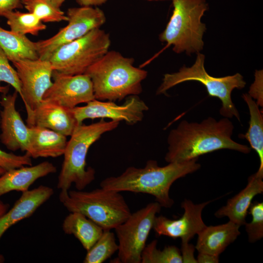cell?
Here are the masks:
<instances>
[{
	"label": "cell",
	"mask_w": 263,
	"mask_h": 263,
	"mask_svg": "<svg viewBox=\"0 0 263 263\" xmlns=\"http://www.w3.org/2000/svg\"><path fill=\"white\" fill-rule=\"evenodd\" d=\"M233 130L232 123L227 117L217 121L208 117L200 123L183 120L169 134L165 160L183 162L222 149L249 153L250 147L232 140Z\"/></svg>",
	"instance_id": "cell-1"
},
{
	"label": "cell",
	"mask_w": 263,
	"mask_h": 263,
	"mask_svg": "<svg viewBox=\"0 0 263 263\" xmlns=\"http://www.w3.org/2000/svg\"><path fill=\"white\" fill-rule=\"evenodd\" d=\"M198 158L172 162L163 167L156 161L148 160L143 168L130 167L120 175L103 179L100 187L118 192L143 193L154 197L161 207L169 208L174 201L169 196V189L177 179L198 170Z\"/></svg>",
	"instance_id": "cell-2"
},
{
	"label": "cell",
	"mask_w": 263,
	"mask_h": 263,
	"mask_svg": "<svg viewBox=\"0 0 263 263\" xmlns=\"http://www.w3.org/2000/svg\"><path fill=\"white\" fill-rule=\"evenodd\" d=\"M132 57L115 51H108L85 73L92 81L95 99L121 101L142 92L141 83L147 71L133 66Z\"/></svg>",
	"instance_id": "cell-3"
},
{
	"label": "cell",
	"mask_w": 263,
	"mask_h": 263,
	"mask_svg": "<svg viewBox=\"0 0 263 263\" xmlns=\"http://www.w3.org/2000/svg\"><path fill=\"white\" fill-rule=\"evenodd\" d=\"M119 122L104 119L89 125H78L71 134L63 154L64 159L58 177L57 188L69 190L74 184L76 190H82L95 179V171L86 167V157L90 147L103 134L113 131Z\"/></svg>",
	"instance_id": "cell-4"
},
{
	"label": "cell",
	"mask_w": 263,
	"mask_h": 263,
	"mask_svg": "<svg viewBox=\"0 0 263 263\" xmlns=\"http://www.w3.org/2000/svg\"><path fill=\"white\" fill-rule=\"evenodd\" d=\"M59 199L70 212L82 214L103 230L114 229L132 213L120 192L101 187L89 191L61 190Z\"/></svg>",
	"instance_id": "cell-5"
},
{
	"label": "cell",
	"mask_w": 263,
	"mask_h": 263,
	"mask_svg": "<svg viewBox=\"0 0 263 263\" xmlns=\"http://www.w3.org/2000/svg\"><path fill=\"white\" fill-rule=\"evenodd\" d=\"M173 10L164 31L159 35L167 46H173L176 53L188 55L203 49V36L206 30L201 18L208 9L206 0H172Z\"/></svg>",
	"instance_id": "cell-6"
},
{
	"label": "cell",
	"mask_w": 263,
	"mask_h": 263,
	"mask_svg": "<svg viewBox=\"0 0 263 263\" xmlns=\"http://www.w3.org/2000/svg\"><path fill=\"white\" fill-rule=\"evenodd\" d=\"M204 61V55L198 53L196 61L191 67L184 66L178 72L165 74L156 94H165L170 88L185 81H197L206 87L210 96L221 100L220 113L222 116L228 118L235 116L240 121L239 112L231 99V93L235 89L244 87L246 83L243 76L239 73L221 77L211 76L205 69Z\"/></svg>",
	"instance_id": "cell-7"
},
{
	"label": "cell",
	"mask_w": 263,
	"mask_h": 263,
	"mask_svg": "<svg viewBox=\"0 0 263 263\" xmlns=\"http://www.w3.org/2000/svg\"><path fill=\"white\" fill-rule=\"evenodd\" d=\"M110 35L100 28L57 49L49 60L53 72L65 75L85 74L88 68L108 51Z\"/></svg>",
	"instance_id": "cell-8"
},
{
	"label": "cell",
	"mask_w": 263,
	"mask_h": 263,
	"mask_svg": "<svg viewBox=\"0 0 263 263\" xmlns=\"http://www.w3.org/2000/svg\"><path fill=\"white\" fill-rule=\"evenodd\" d=\"M157 202L131 213L115 230L118 239V261L122 263H141L142 252L152 228L156 214L161 208Z\"/></svg>",
	"instance_id": "cell-9"
},
{
	"label": "cell",
	"mask_w": 263,
	"mask_h": 263,
	"mask_svg": "<svg viewBox=\"0 0 263 263\" xmlns=\"http://www.w3.org/2000/svg\"><path fill=\"white\" fill-rule=\"evenodd\" d=\"M68 24L52 37L35 42L38 58L48 60L59 47L100 28L106 21L105 14L98 7L80 6L67 10Z\"/></svg>",
	"instance_id": "cell-10"
},
{
	"label": "cell",
	"mask_w": 263,
	"mask_h": 263,
	"mask_svg": "<svg viewBox=\"0 0 263 263\" xmlns=\"http://www.w3.org/2000/svg\"><path fill=\"white\" fill-rule=\"evenodd\" d=\"M148 110V106L137 95L127 96L122 105L94 99L84 106L71 109L78 125L87 119L107 118L133 125L143 120L144 112Z\"/></svg>",
	"instance_id": "cell-11"
},
{
	"label": "cell",
	"mask_w": 263,
	"mask_h": 263,
	"mask_svg": "<svg viewBox=\"0 0 263 263\" xmlns=\"http://www.w3.org/2000/svg\"><path fill=\"white\" fill-rule=\"evenodd\" d=\"M20 81L21 96L26 112L34 110L42 102L51 87L53 70L48 60L21 59L12 62Z\"/></svg>",
	"instance_id": "cell-12"
},
{
	"label": "cell",
	"mask_w": 263,
	"mask_h": 263,
	"mask_svg": "<svg viewBox=\"0 0 263 263\" xmlns=\"http://www.w3.org/2000/svg\"><path fill=\"white\" fill-rule=\"evenodd\" d=\"M52 76L54 81L42 100L73 109L95 99L92 81L86 74L65 75L53 72Z\"/></svg>",
	"instance_id": "cell-13"
},
{
	"label": "cell",
	"mask_w": 263,
	"mask_h": 263,
	"mask_svg": "<svg viewBox=\"0 0 263 263\" xmlns=\"http://www.w3.org/2000/svg\"><path fill=\"white\" fill-rule=\"evenodd\" d=\"M212 201L195 204L191 201L185 199L181 204L184 210L181 217L172 220L162 215L156 216L152 228L159 236L173 239L180 238L182 245L188 244L195 235L207 226L203 221L202 213L205 207Z\"/></svg>",
	"instance_id": "cell-14"
},
{
	"label": "cell",
	"mask_w": 263,
	"mask_h": 263,
	"mask_svg": "<svg viewBox=\"0 0 263 263\" xmlns=\"http://www.w3.org/2000/svg\"><path fill=\"white\" fill-rule=\"evenodd\" d=\"M18 93L2 94L0 97V141L9 150H20L28 152L29 148L30 129L23 122L16 108Z\"/></svg>",
	"instance_id": "cell-15"
},
{
	"label": "cell",
	"mask_w": 263,
	"mask_h": 263,
	"mask_svg": "<svg viewBox=\"0 0 263 263\" xmlns=\"http://www.w3.org/2000/svg\"><path fill=\"white\" fill-rule=\"evenodd\" d=\"M27 113L28 127L36 126L71 136L78 125L71 109L57 103L42 100L34 110Z\"/></svg>",
	"instance_id": "cell-16"
},
{
	"label": "cell",
	"mask_w": 263,
	"mask_h": 263,
	"mask_svg": "<svg viewBox=\"0 0 263 263\" xmlns=\"http://www.w3.org/2000/svg\"><path fill=\"white\" fill-rule=\"evenodd\" d=\"M53 194L52 188L43 185L22 192L13 207L0 217V239L8 228L33 215Z\"/></svg>",
	"instance_id": "cell-17"
},
{
	"label": "cell",
	"mask_w": 263,
	"mask_h": 263,
	"mask_svg": "<svg viewBox=\"0 0 263 263\" xmlns=\"http://www.w3.org/2000/svg\"><path fill=\"white\" fill-rule=\"evenodd\" d=\"M56 171V166L48 161L5 171L0 176V197L12 191H27L37 180Z\"/></svg>",
	"instance_id": "cell-18"
},
{
	"label": "cell",
	"mask_w": 263,
	"mask_h": 263,
	"mask_svg": "<svg viewBox=\"0 0 263 263\" xmlns=\"http://www.w3.org/2000/svg\"><path fill=\"white\" fill-rule=\"evenodd\" d=\"M263 178L256 173L250 175L246 186L237 194L229 199L226 205L215 213L217 218L227 217L230 221L240 225L246 223V217L254 197L263 192Z\"/></svg>",
	"instance_id": "cell-19"
},
{
	"label": "cell",
	"mask_w": 263,
	"mask_h": 263,
	"mask_svg": "<svg viewBox=\"0 0 263 263\" xmlns=\"http://www.w3.org/2000/svg\"><path fill=\"white\" fill-rule=\"evenodd\" d=\"M240 227L230 221L220 225L206 226L197 234L195 248L198 253L219 257L240 234Z\"/></svg>",
	"instance_id": "cell-20"
},
{
	"label": "cell",
	"mask_w": 263,
	"mask_h": 263,
	"mask_svg": "<svg viewBox=\"0 0 263 263\" xmlns=\"http://www.w3.org/2000/svg\"><path fill=\"white\" fill-rule=\"evenodd\" d=\"M29 127V148L26 153L31 158L57 157L63 155L68 142L67 136L41 127Z\"/></svg>",
	"instance_id": "cell-21"
},
{
	"label": "cell",
	"mask_w": 263,
	"mask_h": 263,
	"mask_svg": "<svg viewBox=\"0 0 263 263\" xmlns=\"http://www.w3.org/2000/svg\"><path fill=\"white\" fill-rule=\"evenodd\" d=\"M62 229L65 234L73 235L87 251L95 243L104 230L94 222L76 212H70L65 218Z\"/></svg>",
	"instance_id": "cell-22"
},
{
	"label": "cell",
	"mask_w": 263,
	"mask_h": 263,
	"mask_svg": "<svg viewBox=\"0 0 263 263\" xmlns=\"http://www.w3.org/2000/svg\"><path fill=\"white\" fill-rule=\"evenodd\" d=\"M0 48L11 62L38 58L35 42L31 41L26 35L5 30L0 26Z\"/></svg>",
	"instance_id": "cell-23"
},
{
	"label": "cell",
	"mask_w": 263,
	"mask_h": 263,
	"mask_svg": "<svg viewBox=\"0 0 263 263\" xmlns=\"http://www.w3.org/2000/svg\"><path fill=\"white\" fill-rule=\"evenodd\" d=\"M243 98L247 104L249 111V127L246 133L239 135L246 139L249 143L251 148L254 150L260 159V166L256 174L263 178V116L259 105L247 94H243Z\"/></svg>",
	"instance_id": "cell-24"
},
{
	"label": "cell",
	"mask_w": 263,
	"mask_h": 263,
	"mask_svg": "<svg viewBox=\"0 0 263 263\" xmlns=\"http://www.w3.org/2000/svg\"><path fill=\"white\" fill-rule=\"evenodd\" d=\"M10 30L23 35L31 34L37 36L44 30L46 26L34 14L12 11L3 16Z\"/></svg>",
	"instance_id": "cell-25"
},
{
	"label": "cell",
	"mask_w": 263,
	"mask_h": 263,
	"mask_svg": "<svg viewBox=\"0 0 263 263\" xmlns=\"http://www.w3.org/2000/svg\"><path fill=\"white\" fill-rule=\"evenodd\" d=\"M118 249L114 234L111 230H104L98 240L87 251L83 263H102L111 257Z\"/></svg>",
	"instance_id": "cell-26"
},
{
	"label": "cell",
	"mask_w": 263,
	"mask_h": 263,
	"mask_svg": "<svg viewBox=\"0 0 263 263\" xmlns=\"http://www.w3.org/2000/svg\"><path fill=\"white\" fill-rule=\"evenodd\" d=\"M157 240L146 245L141 254L142 263H181L183 259L179 249L168 245L161 250L157 248Z\"/></svg>",
	"instance_id": "cell-27"
},
{
	"label": "cell",
	"mask_w": 263,
	"mask_h": 263,
	"mask_svg": "<svg viewBox=\"0 0 263 263\" xmlns=\"http://www.w3.org/2000/svg\"><path fill=\"white\" fill-rule=\"evenodd\" d=\"M29 12L34 14L43 22L68 21L64 13L48 0H28L22 3Z\"/></svg>",
	"instance_id": "cell-28"
},
{
	"label": "cell",
	"mask_w": 263,
	"mask_h": 263,
	"mask_svg": "<svg viewBox=\"0 0 263 263\" xmlns=\"http://www.w3.org/2000/svg\"><path fill=\"white\" fill-rule=\"evenodd\" d=\"M248 210L252 221L249 223L246 222L244 225L249 242L254 243L263 237V203L254 202Z\"/></svg>",
	"instance_id": "cell-29"
},
{
	"label": "cell",
	"mask_w": 263,
	"mask_h": 263,
	"mask_svg": "<svg viewBox=\"0 0 263 263\" xmlns=\"http://www.w3.org/2000/svg\"><path fill=\"white\" fill-rule=\"evenodd\" d=\"M9 61L4 52L0 48V85L2 82L7 83L13 87L21 97L20 81L16 69Z\"/></svg>",
	"instance_id": "cell-30"
},
{
	"label": "cell",
	"mask_w": 263,
	"mask_h": 263,
	"mask_svg": "<svg viewBox=\"0 0 263 263\" xmlns=\"http://www.w3.org/2000/svg\"><path fill=\"white\" fill-rule=\"evenodd\" d=\"M32 165L31 157L27 153L19 155L7 152L0 149V167L5 171Z\"/></svg>",
	"instance_id": "cell-31"
},
{
	"label": "cell",
	"mask_w": 263,
	"mask_h": 263,
	"mask_svg": "<svg viewBox=\"0 0 263 263\" xmlns=\"http://www.w3.org/2000/svg\"><path fill=\"white\" fill-rule=\"evenodd\" d=\"M21 0H0V16L16 9L22 8Z\"/></svg>",
	"instance_id": "cell-32"
},
{
	"label": "cell",
	"mask_w": 263,
	"mask_h": 263,
	"mask_svg": "<svg viewBox=\"0 0 263 263\" xmlns=\"http://www.w3.org/2000/svg\"><path fill=\"white\" fill-rule=\"evenodd\" d=\"M194 247L192 245H182V256L183 263H197L193 256Z\"/></svg>",
	"instance_id": "cell-33"
},
{
	"label": "cell",
	"mask_w": 263,
	"mask_h": 263,
	"mask_svg": "<svg viewBox=\"0 0 263 263\" xmlns=\"http://www.w3.org/2000/svg\"><path fill=\"white\" fill-rule=\"evenodd\" d=\"M196 261L199 263H217L219 262V257L207 253H199Z\"/></svg>",
	"instance_id": "cell-34"
},
{
	"label": "cell",
	"mask_w": 263,
	"mask_h": 263,
	"mask_svg": "<svg viewBox=\"0 0 263 263\" xmlns=\"http://www.w3.org/2000/svg\"><path fill=\"white\" fill-rule=\"evenodd\" d=\"M108 0H76L80 6H93L100 5Z\"/></svg>",
	"instance_id": "cell-35"
},
{
	"label": "cell",
	"mask_w": 263,
	"mask_h": 263,
	"mask_svg": "<svg viewBox=\"0 0 263 263\" xmlns=\"http://www.w3.org/2000/svg\"><path fill=\"white\" fill-rule=\"evenodd\" d=\"M5 172V170L0 167V176ZM9 205L4 204L0 201V217L3 215L8 209Z\"/></svg>",
	"instance_id": "cell-36"
},
{
	"label": "cell",
	"mask_w": 263,
	"mask_h": 263,
	"mask_svg": "<svg viewBox=\"0 0 263 263\" xmlns=\"http://www.w3.org/2000/svg\"><path fill=\"white\" fill-rule=\"evenodd\" d=\"M55 7L60 8L65 0H48Z\"/></svg>",
	"instance_id": "cell-37"
},
{
	"label": "cell",
	"mask_w": 263,
	"mask_h": 263,
	"mask_svg": "<svg viewBox=\"0 0 263 263\" xmlns=\"http://www.w3.org/2000/svg\"><path fill=\"white\" fill-rule=\"evenodd\" d=\"M10 85L1 86L0 85V93L2 94H6L9 90Z\"/></svg>",
	"instance_id": "cell-38"
},
{
	"label": "cell",
	"mask_w": 263,
	"mask_h": 263,
	"mask_svg": "<svg viewBox=\"0 0 263 263\" xmlns=\"http://www.w3.org/2000/svg\"><path fill=\"white\" fill-rule=\"evenodd\" d=\"M4 261V258L3 255L0 254V263H3Z\"/></svg>",
	"instance_id": "cell-39"
},
{
	"label": "cell",
	"mask_w": 263,
	"mask_h": 263,
	"mask_svg": "<svg viewBox=\"0 0 263 263\" xmlns=\"http://www.w3.org/2000/svg\"><path fill=\"white\" fill-rule=\"evenodd\" d=\"M27 0H21L22 3L25 2V1H27Z\"/></svg>",
	"instance_id": "cell-40"
},
{
	"label": "cell",
	"mask_w": 263,
	"mask_h": 263,
	"mask_svg": "<svg viewBox=\"0 0 263 263\" xmlns=\"http://www.w3.org/2000/svg\"></svg>",
	"instance_id": "cell-41"
}]
</instances>
